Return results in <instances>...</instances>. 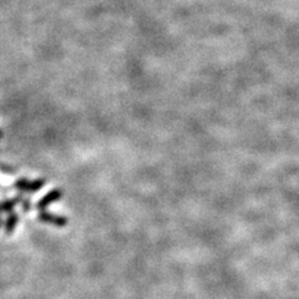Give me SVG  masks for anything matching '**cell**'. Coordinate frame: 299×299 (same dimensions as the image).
<instances>
[{"label": "cell", "instance_id": "1", "mask_svg": "<svg viewBox=\"0 0 299 299\" xmlns=\"http://www.w3.org/2000/svg\"><path fill=\"white\" fill-rule=\"evenodd\" d=\"M44 179H36L33 181H29L27 179H19L14 183V187L18 188L19 191H22V192H38L40 188L44 187Z\"/></svg>", "mask_w": 299, "mask_h": 299}, {"label": "cell", "instance_id": "2", "mask_svg": "<svg viewBox=\"0 0 299 299\" xmlns=\"http://www.w3.org/2000/svg\"><path fill=\"white\" fill-rule=\"evenodd\" d=\"M61 197H63V191L59 190V188H55V190L50 191L49 193L45 194L43 198L38 202V208L41 211H45L46 207H49L52 203L59 201Z\"/></svg>", "mask_w": 299, "mask_h": 299}, {"label": "cell", "instance_id": "3", "mask_svg": "<svg viewBox=\"0 0 299 299\" xmlns=\"http://www.w3.org/2000/svg\"><path fill=\"white\" fill-rule=\"evenodd\" d=\"M39 219L44 223H50L54 226H58V227H64L67 225V218L63 216H56V214L49 213L46 211H41V213L39 214Z\"/></svg>", "mask_w": 299, "mask_h": 299}, {"label": "cell", "instance_id": "4", "mask_svg": "<svg viewBox=\"0 0 299 299\" xmlns=\"http://www.w3.org/2000/svg\"><path fill=\"white\" fill-rule=\"evenodd\" d=\"M20 201H21V196H18V197H14V198L11 200H7V201L0 202V213L11 212L13 208L15 207V206Z\"/></svg>", "mask_w": 299, "mask_h": 299}, {"label": "cell", "instance_id": "5", "mask_svg": "<svg viewBox=\"0 0 299 299\" xmlns=\"http://www.w3.org/2000/svg\"><path fill=\"white\" fill-rule=\"evenodd\" d=\"M19 223V217L16 213H10L8 217L7 222H5V232L7 235H11L14 232V230L16 228V226Z\"/></svg>", "mask_w": 299, "mask_h": 299}, {"label": "cell", "instance_id": "6", "mask_svg": "<svg viewBox=\"0 0 299 299\" xmlns=\"http://www.w3.org/2000/svg\"><path fill=\"white\" fill-rule=\"evenodd\" d=\"M30 206H32V205H30L29 201H24V210L25 211H28V208H29Z\"/></svg>", "mask_w": 299, "mask_h": 299}, {"label": "cell", "instance_id": "7", "mask_svg": "<svg viewBox=\"0 0 299 299\" xmlns=\"http://www.w3.org/2000/svg\"><path fill=\"white\" fill-rule=\"evenodd\" d=\"M2 137H3V131H2V130H0V139H2Z\"/></svg>", "mask_w": 299, "mask_h": 299}, {"label": "cell", "instance_id": "8", "mask_svg": "<svg viewBox=\"0 0 299 299\" xmlns=\"http://www.w3.org/2000/svg\"><path fill=\"white\" fill-rule=\"evenodd\" d=\"M0 226H2V218H0Z\"/></svg>", "mask_w": 299, "mask_h": 299}]
</instances>
